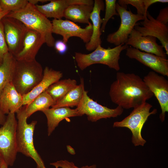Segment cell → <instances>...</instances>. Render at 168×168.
<instances>
[{
	"mask_svg": "<svg viewBox=\"0 0 168 168\" xmlns=\"http://www.w3.org/2000/svg\"><path fill=\"white\" fill-rule=\"evenodd\" d=\"M109 94L112 101L123 109L134 108L151 98L153 94L139 76L117 72Z\"/></svg>",
	"mask_w": 168,
	"mask_h": 168,
	"instance_id": "obj_1",
	"label": "cell"
},
{
	"mask_svg": "<svg viewBox=\"0 0 168 168\" xmlns=\"http://www.w3.org/2000/svg\"><path fill=\"white\" fill-rule=\"evenodd\" d=\"M25 109L26 105H23L16 113L17 119L16 133L17 152L32 158L36 163V168H46L34 143V133L37 121L34 120L27 123Z\"/></svg>",
	"mask_w": 168,
	"mask_h": 168,
	"instance_id": "obj_2",
	"label": "cell"
},
{
	"mask_svg": "<svg viewBox=\"0 0 168 168\" xmlns=\"http://www.w3.org/2000/svg\"><path fill=\"white\" fill-rule=\"evenodd\" d=\"M6 16L16 19L27 28L39 32L44 37L48 46H54L55 40L52 35V22L39 12L35 5L28 2L24 8L10 12Z\"/></svg>",
	"mask_w": 168,
	"mask_h": 168,
	"instance_id": "obj_3",
	"label": "cell"
},
{
	"mask_svg": "<svg viewBox=\"0 0 168 168\" xmlns=\"http://www.w3.org/2000/svg\"><path fill=\"white\" fill-rule=\"evenodd\" d=\"M124 44L113 48H104L99 45L89 54L75 52L74 58L80 69L83 70L91 65L101 64L107 66L116 71L120 69L119 60L121 52L128 47Z\"/></svg>",
	"mask_w": 168,
	"mask_h": 168,
	"instance_id": "obj_4",
	"label": "cell"
},
{
	"mask_svg": "<svg viewBox=\"0 0 168 168\" xmlns=\"http://www.w3.org/2000/svg\"><path fill=\"white\" fill-rule=\"evenodd\" d=\"M43 76L42 67L36 59L17 60L12 83L23 96L31 91L41 81Z\"/></svg>",
	"mask_w": 168,
	"mask_h": 168,
	"instance_id": "obj_5",
	"label": "cell"
},
{
	"mask_svg": "<svg viewBox=\"0 0 168 168\" xmlns=\"http://www.w3.org/2000/svg\"><path fill=\"white\" fill-rule=\"evenodd\" d=\"M152 106L146 102L134 107L130 114L122 120L114 122L113 127L128 128L132 133V142L133 145L135 146H144L146 141L142 136V128L148 117L157 112L156 109L150 112Z\"/></svg>",
	"mask_w": 168,
	"mask_h": 168,
	"instance_id": "obj_6",
	"label": "cell"
},
{
	"mask_svg": "<svg viewBox=\"0 0 168 168\" xmlns=\"http://www.w3.org/2000/svg\"><path fill=\"white\" fill-rule=\"evenodd\" d=\"M17 121L15 113H9L0 127V155L8 166H12L18 152L16 133Z\"/></svg>",
	"mask_w": 168,
	"mask_h": 168,
	"instance_id": "obj_7",
	"label": "cell"
},
{
	"mask_svg": "<svg viewBox=\"0 0 168 168\" xmlns=\"http://www.w3.org/2000/svg\"><path fill=\"white\" fill-rule=\"evenodd\" d=\"M80 116L87 115L88 120L95 122L102 119L114 118L121 115L124 109L118 106L114 109L103 106L93 100L85 91L83 97L76 108Z\"/></svg>",
	"mask_w": 168,
	"mask_h": 168,
	"instance_id": "obj_8",
	"label": "cell"
},
{
	"mask_svg": "<svg viewBox=\"0 0 168 168\" xmlns=\"http://www.w3.org/2000/svg\"><path fill=\"white\" fill-rule=\"evenodd\" d=\"M116 11L119 16L121 23L118 30L109 34L106 38L107 41L116 46L125 44L128 36L138 21L143 20V16L133 13L130 10L120 6L117 2Z\"/></svg>",
	"mask_w": 168,
	"mask_h": 168,
	"instance_id": "obj_9",
	"label": "cell"
},
{
	"mask_svg": "<svg viewBox=\"0 0 168 168\" xmlns=\"http://www.w3.org/2000/svg\"><path fill=\"white\" fill-rule=\"evenodd\" d=\"M9 52L15 57L21 51L27 27L17 19L5 16L1 20Z\"/></svg>",
	"mask_w": 168,
	"mask_h": 168,
	"instance_id": "obj_10",
	"label": "cell"
},
{
	"mask_svg": "<svg viewBox=\"0 0 168 168\" xmlns=\"http://www.w3.org/2000/svg\"><path fill=\"white\" fill-rule=\"evenodd\" d=\"M143 79L159 104L161 110L159 117L163 122L168 112V81L164 76L153 71L149 72Z\"/></svg>",
	"mask_w": 168,
	"mask_h": 168,
	"instance_id": "obj_11",
	"label": "cell"
},
{
	"mask_svg": "<svg viewBox=\"0 0 168 168\" xmlns=\"http://www.w3.org/2000/svg\"><path fill=\"white\" fill-rule=\"evenodd\" d=\"M52 23V33L61 35L63 41L66 44L72 37H79L86 44L90 40L92 33L91 23L83 28L67 19H53Z\"/></svg>",
	"mask_w": 168,
	"mask_h": 168,
	"instance_id": "obj_12",
	"label": "cell"
},
{
	"mask_svg": "<svg viewBox=\"0 0 168 168\" xmlns=\"http://www.w3.org/2000/svg\"><path fill=\"white\" fill-rule=\"evenodd\" d=\"M146 16L140 22L137 24L134 29L143 36H151L158 39L168 54V26L154 18L147 11Z\"/></svg>",
	"mask_w": 168,
	"mask_h": 168,
	"instance_id": "obj_13",
	"label": "cell"
},
{
	"mask_svg": "<svg viewBox=\"0 0 168 168\" xmlns=\"http://www.w3.org/2000/svg\"><path fill=\"white\" fill-rule=\"evenodd\" d=\"M126 55L136 60L163 76H168V59L154 54L141 51L130 47L126 49Z\"/></svg>",
	"mask_w": 168,
	"mask_h": 168,
	"instance_id": "obj_14",
	"label": "cell"
},
{
	"mask_svg": "<svg viewBox=\"0 0 168 168\" xmlns=\"http://www.w3.org/2000/svg\"><path fill=\"white\" fill-rule=\"evenodd\" d=\"M125 44L154 54L158 56L167 58V55L161 45L156 42V38L151 36H143L134 28L132 30Z\"/></svg>",
	"mask_w": 168,
	"mask_h": 168,
	"instance_id": "obj_15",
	"label": "cell"
},
{
	"mask_svg": "<svg viewBox=\"0 0 168 168\" xmlns=\"http://www.w3.org/2000/svg\"><path fill=\"white\" fill-rule=\"evenodd\" d=\"M45 43L44 39L39 32L26 28L22 49L15 57L17 60H31L35 57L42 45Z\"/></svg>",
	"mask_w": 168,
	"mask_h": 168,
	"instance_id": "obj_16",
	"label": "cell"
},
{
	"mask_svg": "<svg viewBox=\"0 0 168 168\" xmlns=\"http://www.w3.org/2000/svg\"><path fill=\"white\" fill-rule=\"evenodd\" d=\"M93 0H52L48 3L36 4L37 10L47 18L59 19L63 17L64 12L69 6L73 4L93 5Z\"/></svg>",
	"mask_w": 168,
	"mask_h": 168,
	"instance_id": "obj_17",
	"label": "cell"
},
{
	"mask_svg": "<svg viewBox=\"0 0 168 168\" xmlns=\"http://www.w3.org/2000/svg\"><path fill=\"white\" fill-rule=\"evenodd\" d=\"M23 106V96L16 90L12 82L7 84L0 95V109L5 115L16 113Z\"/></svg>",
	"mask_w": 168,
	"mask_h": 168,
	"instance_id": "obj_18",
	"label": "cell"
},
{
	"mask_svg": "<svg viewBox=\"0 0 168 168\" xmlns=\"http://www.w3.org/2000/svg\"><path fill=\"white\" fill-rule=\"evenodd\" d=\"M63 76L61 71L46 67L43 70V77L41 81L30 92L23 95V105L29 104L50 85L59 80Z\"/></svg>",
	"mask_w": 168,
	"mask_h": 168,
	"instance_id": "obj_19",
	"label": "cell"
},
{
	"mask_svg": "<svg viewBox=\"0 0 168 168\" xmlns=\"http://www.w3.org/2000/svg\"><path fill=\"white\" fill-rule=\"evenodd\" d=\"M104 8L105 3L103 0H94L93 9L90 17L92 22V33L90 41L85 44L86 49L88 51H93L99 45H101L100 29L102 21L100 13Z\"/></svg>",
	"mask_w": 168,
	"mask_h": 168,
	"instance_id": "obj_20",
	"label": "cell"
},
{
	"mask_svg": "<svg viewBox=\"0 0 168 168\" xmlns=\"http://www.w3.org/2000/svg\"><path fill=\"white\" fill-rule=\"evenodd\" d=\"M42 112L45 114L47 119L48 136L51 135L63 119L70 117L80 116L76 109H72L69 107L49 108Z\"/></svg>",
	"mask_w": 168,
	"mask_h": 168,
	"instance_id": "obj_21",
	"label": "cell"
},
{
	"mask_svg": "<svg viewBox=\"0 0 168 168\" xmlns=\"http://www.w3.org/2000/svg\"><path fill=\"white\" fill-rule=\"evenodd\" d=\"M93 7V5H72L65 10L63 17L74 22L87 24L88 25L91 24L89 19Z\"/></svg>",
	"mask_w": 168,
	"mask_h": 168,
	"instance_id": "obj_22",
	"label": "cell"
},
{
	"mask_svg": "<svg viewBox=\"0 0 168 168\" xmlns=\"http://www.w3.org/2000/svg\"><path fill=\"white\" fill-rule=\"evenodd\" d=\"M16 61L15 57L9 52L0 65V95L5 86L12 82Z\"/></svg>",
	"mask_w": 168,
	"mask_h": 168,
	"instance_id": "obj_23",
	"label": "cell"
},
{
	"mask_svg": "<svg viewBox=\"0 0 168 168\" xmlns=\"http://www.w3.org/2000/svg\"><path fill=\"white\" fill-rule=\"evenodd\" d=\"M84 89V79L81 78L80 84L68 91L64 96L58 101L52 108L77 106L83 96Z\"/></svg>",
	"mask_w": 168,
	"mask_h": 168,
	"instance_id": "obj_24",
	"label": "cell"
},
{
	"mask_svg": "<svg viewBox=\"0 0 168 168\" xmlns=\"http://www.w3.org/2000/svg\"><path fill=\"white\" fill-rule=\"evenodd\" d=\"M77 85V82L74 79L68 78L59 80L50 85L45 91L51 97L55 104Z\"/></svg>",
	"mask_w": 168,
	"mask_h": 168,
	"instance_id": "obj_25",
	"label": "cell"
},
{
	"mask_svg": "<svg viewBox=\"0 0 168 168\" xmlns=\"http://www.w3.org/2000/svg\"><path fill=\"white\" fill-rule=\"evenodd\" d=\"M55 104L50 96L45 91L40 94L29 104L26 105V113L28 118L38 111H43Z\"/></svg>",
	"mask_w": 168,
	"mask_h": 168,
	"instance_id": "obj_26",
	"label": "cell"
},
{
	"mask_svg": "<svg viewBox=\"0 0 168 168\" xmlns=\"http://www.w3.org/2000/svg\"><path fill=\"white\" fill-rule=\"evenodd\" d=\"M28 3L27 0H0V7L2 11L15 12L24 8Z\"/></svg>",
	"mask_w": 168,
	"mask_h": 168,
	"instance_id": "obj_27",
	"label": "cell"
},
{
	"mask_svg": "<svg viewBox=\"0 0 168 168\" xmlns=\"http://www.w3.org/2000/svg\"><path fill=\"white\" fill-rule=\"evenodd\" d=\"M105 13L104 18L102 19L100 30L105 31L106 26L109 20L114 15L119 16L116 9V0H105Z\"/></svg>",
	"mask_w": 168,
	"mask_h": 168,
	"instance_id": "obj_28",
	"label": "cell"
},
{
	"mask_svg": "<svg viewBox=\"0 0 168 168\" xmlns=\"http://www.w3.org/2000/svg\"><path fill=\"white\" fill-rule=\"evenodd\" d=\"M117 2L120 6L126 8L127 5L130 4L136 8L137 14L144 17L147 16L143 0H119Z\"/></svg>",
	"mask_w": 168,
	"mask_h": 168,
	"instance_id": "obj_29",
	"label": "cell"
},
{
	"mask_svg": "<svg viewBox=\"0 0 168 168\" xmlns=\"http://www.w3.org/2000/svg\"><path fill=\"white\" fill-rule=\"evenodd\" d=\"M9 52V50L5 40L3 27L0 21V65L2 62L5 55Z\"/></svg>",
	"mask_w": 168,
	"mask_h": 168,
	"instance_id": "obj_30",
	"label": "cell"
},
{
	"mask_svg": "<svg viewBox=\"0 0 168 168\" xmlns=\"http://www.w3.org/2000/svg\"><path fill=\"white\" fill-rule=\"evenodd\" d=\"M50 165L54 166L55 167L62 168H96V165H93L90 166H86L79 168L75 165L72 162H69L67 160H60L51 163Z\"/></svg>",
	"mask_w": 168,
	"mask_h": 168,
	"instance_id": "obj_31",
	"label": "cell"
},
{
	"mask_svg": "<svg viewBox=\"0 0 168 168\" xmlns=\"http://www.w3.org/2000/svg\"><path fill=\"white\" fill-rule=\"evenodd\" d=\"M157 20L167 25L168 23V7L160 10L159 14L156 19Z\"/></svg>",
	"mask_w": 168,
	"mask_h": 168,
	"instance_id": "obj_32",
	"label": "cell"
},
{
	"mask_svg": "<svg viewBox=\"0 0 168 168\" xmlns=\"http://www.w3.org/2000/svg\"><path fill=\"white\" fill-rule=\"evenodd\" d=\"M56 51L60 54H63L67 51L68 46L63 40H58L55 42L54 45Z\"/></svg>",
	"mask_w": 168,
	"mask_h": 168,
	"instance_id": "obj_33",
	"label": "cell"
},
{
	"mask_svg": "<svg viewBox=\"0 0 168 168\" xmlns=\"http://www.w3.org/2000/svg\"><path fill=\"white\" fill-rule=\"evenodd\" d=\"M145 12L147 13V9L151 5L157 2L167 3L168 0H143Z\"/></svg>",
	"mask_w": 168,
	"mask_h": 168,
	"instance_id": "obj_34",
	"label": "cell"
},
{
	"mask_svg": "<svg viewBox=\"0 0 168 168\" xmlns=\"http://www.w3.org/2000/svg\"><path fill=\"white\" fill-rule=\"evenodd\" d=\"M6 119L5 115L1 111L0 109V126L2 125L5 123Z\"/></svg>",
	"mask_w": 168,
	"mask_h": 168,
	"instance_id": "obj_35",
	"label": "cell"
},
{
	"mask_svg": "<svg viewBox=\"0 0 168 168\" xmlns=\"http://www.w3.org/2000/svg\"><path fill=\"white\" fill-rule=\"evenodd\" d=\"M50 0H28V2L31 4L35 5L37 4V3L38 2H41L42 3H44L48 1H49Z\"/></svg>",
	"mask_w": 168,
	"mask_h": 168,
	"instance_id": "obj_36",
	"label": "cell"
},
{
	"mask_svg": "<svg viewBox=\"0 0 168 168\" xmlns=\"http://www.w3.org/2000/svg\"><path fill=\"white\" fill-rule=\"evenodd\" d=\"M10 12L7 11H2L0 12V21Z\"/></svg>",
	"mask_w": 168,
	"mask_h": 168,
	"instance_id": "obj_37",
	"label": "cell"
},
{
	"mask_svg": "<svg viewBox=\"0 0 168 168\" xmlns=\"http://www.w3.org/2000/svg\"><path fill=\"white\" fill-rule=\"evenodd\" d=\"M68 151L71 154L74 155L75 154V151L73 148L70 146H67Z\"/></svg>",
	"mask_w": 168,
	"mask_h": 168,
	"instance_id": "obj_38",
	"label": "cell"
},
{
	"mask_svg": "<svg viewBox=\"0 0 168 168\" xmlns=\"http://www.w3.org/2000/svg\"><path fill=\"white\" fill-rule=\"evenodd\" d=\"M8 166L4 161L2 159L0 166V168H8Z\"/></svg>",
	"mask_w": 168,
	"mask_h": 168,
	"instance_id": "obj_39",
	"label": "cell"
},
{
	"mask_svg": "<svg viewBox=\"0 0 168 168\" xmlns=\"http://www.w3.org/2000/svg\"><path fill=\"white\" fill-rule=\"evenodd\" d=\"M2 158L1 155H0V165H1V161H2Z\"/></svg>",
	"mask_w": 168,
	"mask_h": 168,
	"instance_id": "obj_40",
	"label": "cell"
},
{
	"mask_svg": "<svg viewBox=\"0 0 168 168\" xmlns=\"http://www.w3.org/2000/svg\"><path fill=\"white\" fill-rule=\"evenodd\" d=\"M2 11V9H1V7H0V12Z\"/></svg>",
	"mask_w": 168,
	"mask_h": 168,
	"instance_id": "obj_41",
	"label": "cell"
},
{
	"mask_svg": "<svg viewBox=\"0 0 168 168\" xmlns=\"http://www.w3.org/2000/svg\"><path fill=\"white\" fill-rule=\"evenodd\" d=\"M55 168H59V167H55Z\"/></svg>",
	"mask_w": 168,
	"mask_h": 168,
	"instance_id": "obj_42",
	"label": "cell"
}]
</instances>
